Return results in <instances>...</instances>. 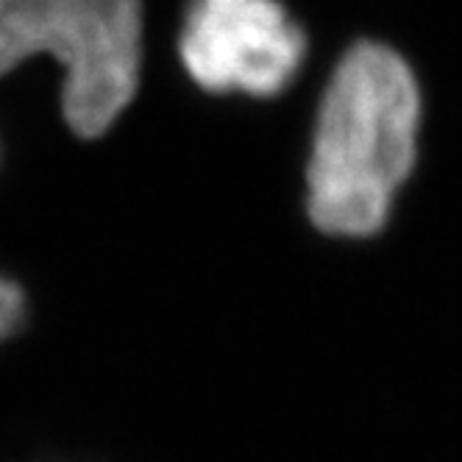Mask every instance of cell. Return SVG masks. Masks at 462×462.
Segmentation results:
<instances>
[{"label": "cell", "mask_w": 462, "mask_h": 462, "mask_svg": "<svg viewBox=\"0 0 462 462\" xmlns=\"http://www.w3.org/2000/svg\"><path fill=\"white\" fill-rule=\"evenodd\" d=\"M420 89L382 42H356L335 68L307 162L310 220L332 237H371L415 168Z\"/></svg>", "instance_id": "obj_1"}, {"label": "cell", "mask_w": 462, "mask_h": 462, "mask_svg": "<svg viewBox=\"0 0 462 462\" xmlns=\"http://www.w3.org/2000/svg\"><path fill=\"white\" fill-rule=\"evenodd\" d=\"M51 53L64 70L61 112L101 137L134 101L143 64L140 0H0V76Z\"/></svg>", "instance_id": "obj_2"}, {"label": "cell", "mask_w": 462, "mask_h": 462, "mask_svg": "<svg viewBox=\"0 0 462 462\" xmlns=\"http://www.w3.org/2000/svg\"><path fill=\"white\" fill-rule=\"evenodd\" d=\"M307 34L279 0H189L179 56L212 95L276 97L307 59Z\"/></svg>", "instance_id": "obj_3"}, {"label": "cell", "mask_w": 462, "mask_h": 462, "mask_svg": "<svg viewBox=\"0 0 462 462\" xmlns=\"http://www.w3.org/2000/svg\"><path fill=\"white\" fill-rule=\"evenodd\" d=\"M25 320V292L17 282L0 273V343L9 340Z\"/></svg>", "instance_id": "obj_4"}]
</instances>
